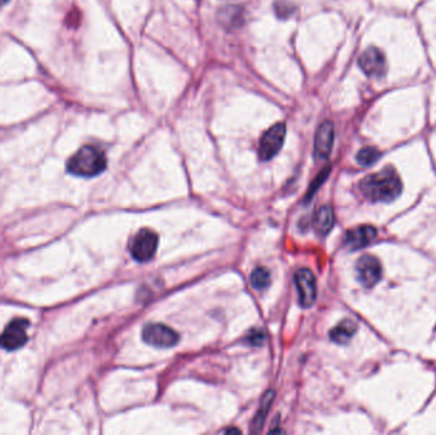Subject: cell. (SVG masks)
Masks as SVG:
<instances>
[{"mask_svg":"<svg viewBox=\"0 0 436 435\" xmlns=\"http://www.w3.org/2000/svg\"><path fill=\"white\" fill-rule=\"evenodd\" d=\"M274 399V392L268 391L263 396L262 402L259 405V410L255 414V418L253 420V425H252V433H258L262 430L263 424L267 418V414L271 409L272 402Z\"/></svg>","mask_w":436,"mask_h":435,"instance_id":"cell-14","label":"cell"},{"mask_svg":"<svg viewBox=\"0 0 436 435\" xmlns=\"http://www.w3.org/2000/svg\"><path fill=\"white\" fill-rule=\"evenodd\" d=\"M142 337L146 343L158 348H174L180 339L177 332L162 323L147 324L143 328Z\"/></svg>","mask_w":436,"mask_h":435,"instance_id":"cell-3","label":"cell"},{"mask_svg":"<svg viewBox=\"0 0 436 435\" xmlns=\"http://www.w3.org/2000/svg\"><path fill=\"white\" fill-rule=\"evenodd\" d=\"M7 1H9V0H0V6H3V4H6Z\"/></svg>","mask_w":436,"mask_h":435,"instance_id":"cell-19","label":"cell"},{"mask_svg":"<svg viewBox=\"0 0 436 435\" xmlns=\"http://www.w3.org/2000/svg\"><path fill=\"white\" fill-rule=\"evenodd\" d=\"M380 156H382L380 151L376 149L375 147H365L358 151L356 160L360 165L367 167V166L374 165Z\"/></svg>","mask_w":436,"mask_h":435,"instance_id":"cell-16","label":"cell"},{"mask_svg":"<svg viewBox=\"0 0 436 435\" xmlns=\"http://www.w3.org/2000/svg\"><path fill=\"white\" fill-rule=\"evenodd\" d=\"M157 234L149 229H142L131 242V257L140 263L151 261L157 252Z\"/></svg>","mask_w":436,"mask_h":435,"instance_id":"cell-4","label":"cell"},{"mask_svg":"<svg viewBox=\"0 0 436 435\" xmlns=\"http://www.w3.org/2000/svg\"><path fill=\"white\" fill-rule=\"evenodd\" d=\"M376 235H378V230L375 227L361 225L347 231V234L345 236V245L349 248V251H358L370 245L371 242H374Z\"/></svg>","mask_w":436,"mask_h":435,"instance_id":"cell-11","label":"cell"},{"mask_svg":"<svg viewBox=\"0 0 436 435\" xmlns=\"http://www.w3.org/2000/svg\"><path fill=\"white\" fill-rule=\"evenodd\" d=\"M295 285L298 293L300 304L310 308L316 300V279L309 268H301L295 273Z\"/></svg>","mask_w":436,"mask_h":435,"instance_id":"cell-7","label":"cell"},{"mask_svg":"<svg viewBox=\"0 0 436 435\" xmlns=\"http://www.w3.org/2000/svg\"><path fill=\"white\" fill-rule=\"evenodd\" d=\"M225 433H227V434H228V433H241V432H240L239 429H236V427H232V429H227Z\"/></svg>","mask_w":436,"mask_h":435,"instance_id":"cell-18","label":"cell"},{"mask_svg":"<svg viewBox=\"0 0 436 435\" xmlns=\"http://www.w3.org/2000/svg\"><path fill=\"white\" fill-rule=\"evenodd\" d=\"M358 67L369 77H383L386 73V61L383 52L378 47H369L361 54Z\"/></svg>","mask_w":436,"mask_h":435,"instance_id":"cell-9","label":"cell"},{"mask_svg":"<svg viewBox=\"0 0 436 435\" xmlns=\"http://www.w3.org/2000/svg\"><path fill=\"white\" fill-rule=\"evenodd\" d=\"M333 143H334V125H333V123H322L315 133V157L318 160H327L331 155Z\"/></svg>","mask_w":436,"mask_h":435,"instance_id":"cell-10","label":"cell"},{"mask_svg":"<svg viewBox=\"0 0 436 435\" xmlns=\"http://www.w3.org/2000/svg\"><path fill=\"white\" fill-rule=\"evenodd\" d=\"M286 138V125L283 123H277L263 134L259 142L258 155L262 161H268L276 156L281 151Z\"/></svg>","mask_w":436,"mask_h":435,"instance_id":"cell-5","label":"cell"},{"mask_svg":"<svg viewBox=\"0 0 436 435\" xmlns=\"http://www.w3.org/2000/svg\"><path fill=\"white\" fill-rule=\"evenodd\" d=\"M271 284V272L264 268V267H258L252 272L250 275V285L253 288L262 291L270 286Z\"/></svg>","mask_w":436,"mask_h":435,"instance_id":"cell-15","label":"cell"},{"mask_svg":"<svg viewBox=\"0 0 436 435\" xmlns=\"http://www.w3.org/2000/svg\"><path fill=\"white\" fill-rule=\"evenodd\" d=\"M356 331H358V324L351 319H345L329 332V337L333 342L338 345H345L355 336Z\"/></svg>","mask_w":436,"mask_h":435,"instance_id":"cell-13","label":"cell"},{"mask_svg":"<svg viewBox=\"0 0 436 435\" xmlns=\"http://www.w3.org/2000/svg\"><path fill=\"white\" fill-rule=\"evenodd\" d=\"M315 230L319 235L325 236L329 234L334 226V212L331 206L325 204L316 211L314 218Z\"/></svg>","mask_w":436,"mask_h":435,"instance_id":"cell-12","label":"cell"},{"mask_svg":"<svg viewBox=\"0 0 436 435\" xmlns=\"http://www.w3.org/2000/svg\"><path fill=\"white\" fill-rule=\"evenodd\" d=\"M265 341V333L262 330H258V328H253L250 331L248 332L246 337H245V342L250 346H261L264 343Z\"/></svg>","mask_w":436,"mask_h":435,"instance_id":"cell-17","label":"cell"},{"mask_svg":"<svg viewBox=\"0 0 436 435\" xmlns=\"http://www.w3.org/2000/svg\"><path fill=\"white\" fill-rule=\"evenodd\" d=\"M28 327H30V322L25 318L13 319L0 335V348L7 351H14L22 348L28 339L27 336Z\"/></svg>","mask_w":436,"mask_h":435,"instance_id":"cell-6","label":"cell"},{"mask_svg":"<svg viewBox=\"0 0 436 435\" xmlns=\"http://www.w3.org/2000/svg\"><path fill=\"white\" fill-rule=\"evenodd\" d=\"M105 153L94 146H83L68 161L67 169L70 174L82 178H94L106 169Z\"/></svg>","mask_w":436,"mask_h":435,"instance_id":"cell-2","label":"cell"},{"mask_svg":"<svg viewBox=\"0 0 436 435\" xmlns=\"http://www.w3.org/2000/svg\"><path fill=\"white\" fill-rule=\"evenodd\" d=\"M358 279L365 288H373L376 285L383 275V268L380 262L373 255H362L356 263Z\"/></svg>","mask_w":436,"mask_h":435,"instance_id":"cell-8","label":"cell"},{"mask_svg":"<svg viewBox=\"0 0 436 435\" xmlns=\"http://www.w3.org/2000/svg\"><path fill=\"white\" fill-rule=\"evenodd\" d=\"M358 188L364 198L370 202L389 203L401 195L403 184L393 167H385L379 173L367 175Z\"/></svg>","mask_w":436,"mask_h":435,"instance_id":"cell-1","label":"cell"}]
</instances>
